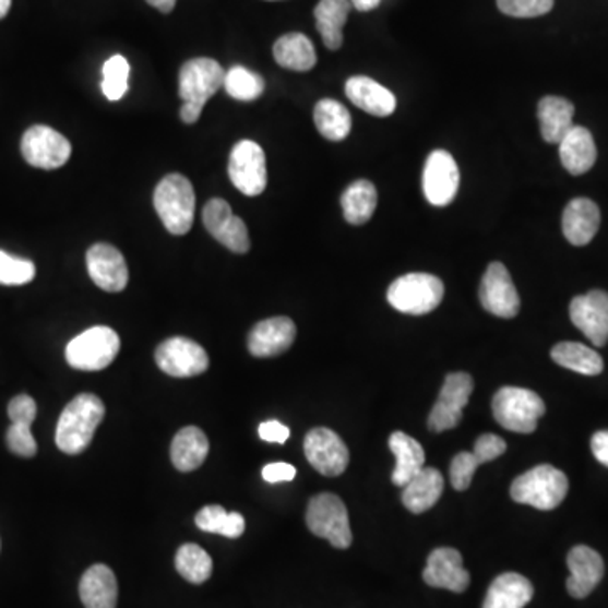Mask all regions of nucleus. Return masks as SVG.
Segmentation results:
<instances>
[{"mask_svg":"<svg viewBox=\"0 0 608 608\" xmlns=\"http://www.w3.org/2000/svg\"><path fill=\"white\" fill-rule=\"evenodd\" d=\"M105 418V406L100 397L83 392L71 401L57 426V446L67 455H79L88 449L95 431Z\"/></svg>","mask_w":608,"mask_h":608,"instance_id":"obj_1","label":"nucleus"},{"mask_svg":"<svg viewBox=\"0 0 608 608\" xmlns=\"http://www.w3.org/2000/svg\"><path fill=\"white\" fill-rule=\"evenodd\" d=\"M194 199L193 184L180 172L165 176L154 190V208L172 236H184L193 227Z\"/></svg>","mask_w":608,"mask_h":608,"instance_id":"obj_2","label":"nucleus"},{"mask_svg":"<svg viewBox=\"0 0 608 608\" xmlns=\"http://www.w3.org/2000/svg\"><path fill=\"white\" fill-rule=\"evenodd\" d=\"M568 489L570 481L563 472L552 465H538L512 481L511 497L517 504L552 511L567 499Z\"/></svg>","mask_w":608,"mask_h":608,"instance_id":"obj_3","label":"nucleus"},{"mask_svg":"<svg viewBox=\"0 0 608 608\" xmlns=\"http://www.w3.org/2000/svg\"><path fill=\"white\" fill-rule=\"evenodd\" d=\"M493 418L512 433L530 434L545 416V401L529 389L502 388L492 401Z\"/></svg>","mask_w":608,"mask_h":608,"instance_id":"obj_4","label":"nucleus"},{"mask_svg":"<svg viewBox=\"0 0 608 608\" xmlns=\"http://www.w3.org/2000/svg\"><path fill=\"white\" fill-rule=\"evenodd\" d=\"M443 281L428 273L404 274L388 289L389 305L400 313L415 317L437 310L443 301Z\"/></svg>","mask_w":608,"mask_h":608,"instance_id":"obj_5","label":"nucleus"},{"mask_svg":"<svg viewBox=\"0 0 608 608\" xmlns=\"http://www.w3.org/2000/svg\"><path fill=\"white\" fill-rule=\"evenodd\" d=\"M120 351V338L109 326H94L67 345V362L76 370L97 372L107 369Z\"/></svg>","mask_w":608,"mask_h":608,"instance_id":"obj_6","label":"nucleus"},{"mask_svg":"<svg viewBox=\"0 0 608 608\" xmlns=\"http://www.w3.org/2000/svg\"><path fill=\"white\" fill-rule=\"evenodd\" d=\"M307 524L314 536L329 539L333 548L347 549L354 541L347 508L335 493H318L308 502Z\"/></svg>","mask_w":608,"mask_h":608,"instance_id":"obj_7","label":"nucleus"},{"mask_svg":"<svg viewBox=\"0 0 608 608\" xmlns=\"http://www.w3.org/2000/svg\"><path fill=\"white\" fill-rule=\"evenodd\" d=\"M474 392V379L470 373H449L444 379L437 404L429 413L428 428L433 433H443L456 428L462 421L463 409Z\"/></svg>","mask_w":608,"mask_h":608,"instance_id":"obj_8","label":"nucleus"},{"mask_svg":"<svg viewBox=\"0 0 608 608\" xmlns=\"http://www.w3.org/2000/svg\"><path fill=\"white\" fill-rule=\"evenodd\" d=\"M225 73L227 71L212 58H193L187 61L180 70L178 92L181 100L203 109L206 102L224 86Z\"/></svg>","mask_w":608,"mask_h":608,"instance_id":"obj_9","label":"nucleus"},{"mask_svg":"<svg viewBox=\"0 0 608 608\" xmlns=\"http://www.w3.org/2000/svg\"><path fill=\"white\" fill-rule=\"evenodd\" d=\"M228 176L234 187L246 196H259L267 187L265 154L258 142H237L228 159Z\"/></svg>","mask_w":608,"mask_h":608,"instance_id":"obj_10","label":"nucleus"},{"mask_svg":"<svg viewBox=\"0 0 608 608\" xmlns=\"http://www.w3.org/2000/svg\"><path fill=\"white\" fill-rule=\"evenodd\" d=\"M156 363L171 378L188 379L206 372L210 360L202 345L184 336H172L156 348Z\"/></svg>","mask_w":608,"mask_h":608,"instance_id":"obj_11","label":"nucleus"},{"mask_svg":"<svg viewBox=\"0 0 608 608\" xmlns=\"http://www.w3.org/2000/svg\"><path fill=\"white\" fill-rule=\"evenodd\" d=\"M21 151L24 159L34 168L58 169L67 165L70 159L71 144L55 129L48 126H34L23 135Z\"/></svg>","mask_w":608,"mask_h":608,"instance_id":"obj_12","label":"nucleus"},{"mask_svg":"<svg viewBox=\"0 0 608 608\" xmlns=\"http://www.w3.org/2000/svg\"><path fill=\"white\" fill-rule=\"evenodd\" d=\"M305 455L311 467L325 477H338L350 462L347 444L329 428H314L305 438Z\"/></svg>","mask_w":608,"mask_h":608,"instance_id":"obj_13","label":"nucleus"},{"mask_svg":"<svg viewBox=\"0 0 608 608\" xmlns=\"http://www.w3.org/2000/svg\"><path fill=\"white\" fill-rule=\"evenodd\" d=\"M460 187V169L449 151L429 154L422 171V191L433 206H446L455 200Z\"/></svg>","mask_w":608,"mask_h":608,"instance_id":"obj_14","label":"nucleus"},{"mask_svg":"<svg viewBox=\"0 0 608 608\" xmlns=\"http://www.w3.org/2000/svg\"><path fill=\"white\" fill-rule=\"evenodd\" d=\"M480 302L484 310L499 318L517 317L521 299L508 267L502 262H492L480 283Z\"/></svg>","mask_w":608,"mask_h":608,"instance_id":"obj_15","label":"nucleus"},{"mask_svg":"<svg viewBox=\"0 0 608 608\" xmlns=\"http://www.w3.org/2000/svg\"><path fill=\"white\" fill-rule=\"evenodd\" d=\"M203 224L210 236L236 254H246L250 249L249 230L246 222L231 212L225 200L213 199L203 208Z\"/></svg>","mask_w":608,"mask_h":608,"instance_id":"obj_16","label":"nucleus"},{"mask_svg":"<svg viewBox=\"0 0 608 608\" xmlns=\"http://www.w3.org/2000/svg\"><path fill=\"white\" fill-rule=\"evenodd\" d=\"M573 325L595 345L605 347L608 342V293L594 289L573 298L570 305Z\"/></svg>","mask_w":608,"mask_h":608,"instance_id":"obj_17","label":"nucleus"},{"mask_svg":"<svg viewBox=\"0 0 608 608\" xmlns=\"http://www.w3.org/2000/svg\"><path fill=\"white\" fill-rule=\"evenodd\" d=\"M86 267L92 281L107 293L128 288L129 270L122 252L110 243H95L86 252Z\"/></svg>","mask_w":608,"mask_h":608,"instance_id":"obj_18","label":"nucleus"},{"mask_svg":"<svg viewBox=\"0 0 608 608\" xmlns=\"http://www.w3.org/2000/svg\"><path fill=\"white\" fill-rule=\"evenodd\" d=\"M422 580L433 588L450 589L463 594L470 585V573L463 568L460 551L453 548L434 549L428 557Z\"/></svg>","mask_w":608,"mask_h":608,"instance_id":"obj_19","label":"nucleus"},{"mask_svg":"<svg viewBox=\"0 0 608 608\" xmlns=\"http://www.w3.org/2000/svg\"><path fill=\"white\" fill-rule=\"evenodd\" d=\"M295 339V321L288 317H276L259 321L258 325L250 330L247 347L254 357L267 359L288 351Z\"/></svg>","mask_w":608,"mask_h":608,"instance_id":"obj_20","label":"nucleus"},{"mask_svg":"<svg viewBox=\"0 0 608 608\" xmlns=\"http://www.w3.org/2000/svg\"><path fill=\"white\" fill-rule=\"evenodd\" d=\"M570 579L567 580L568 594L573 598H586L604 579L605 564L595 549L575 546L568 552Z\"/></svg>","mask_w":608,"mask_h":608,"instance_id":"obj_21","label":"nucleus"},{"mask_svg":"<svg viewBox=\"0 0 608 608\" xmlns=\"http://www.w3.org/2000/svg\"><path fill=\"white\" fill-rule=\"evenodd\" d=\"M348 100L370 116L389 117L396 112V97L369 76H351L345 83Z\"/></svg>","mask_w":608,"mask_h":608,"instance_id":"obj_22","label":"nucleus"},{"mask_svg":"<svg viewBox=\"0 0 608 608\" xmlns=\"http://www.w3.org/2000/svg\"><path fill=\"white\" fill-rule=\"evenodd\" d=\"M600 208L588 199H575L563 212V234L571 246H588L600 228Z\"/></svg>","mask_w":608,"mask_h":608,"instance_id":"obj_23","label":"nucleus"},{"mask_svg":"<svg viewBox=\"0 0 608 608\" xmlns=\"http://www.w3.org/2000/svg\"><path fill=\"white\" fill-rule=\"evenodd\" d=\"M80 598L85 608H116L119 586L114 571L105 564H94L80 580Z\"/></svg>","mask_w":608,"mask_h":608,"instance_id":"obj_24","label":"nucleus"},{"mask_svg":"<svg viewBox=\"0 0 608 608\" xmlns=\"http://www.w3.org/2000/svg\"><path fill=\"white\" fill-rule=\"evenodd\" d=\"M558 146H560L561 163L570 175H585L594 168L597 160V146L588 129L573 126Z\"/></svg>","mask_w":608,"mask_h":608,"instance_id":"obj_25","label":"nucleus"},{"mask_svg":"<svg viewBox=\"0 0 608 608\" xmlns=\"http://www.w3.org/2000/svg\"><path fill=\"white\" fill-rule=\"evenodd\" d=\"M443 475L437 468H422L403 487V505L413 514H425L434 508L443 493Z\"/></svg>","mask_w":608,"mask_h":608,"instance_id":"obj_26","label":"nucleus"},{"mask_svg":"<svg viewBox=\"0 0 608 608\" xmlns=\"http://www.w3.org/2000/svg\"><path fill=\"white\" fill-rule=\"evenodd\" d=\"M533 583L526 576L509 571L493 580L484 608H524L533 600Z\"/></svg>","mask_w":608,"mask_h":608,"instance_id":"obj_27","label":"nucleus"},{"mask_svg":"<svg viewBox=\"0 0 608 608\" xmlns=\"http://www.w3.org/2000/svg\"><path fill=\"white\" fill-rule=\"evenodd\" d=\"M208 450V438L202 429L196 428V426H187L172 438V465H175L176 470L183 472V474L196 470L205 463Z\"/></svg>","mask_w":608,"mask_h":608,"instance_id":"obj_28","label":"nucleus"},{"mask_svg":"<svg viewBox=\"0 0 608 608\" xmlns=\"http://www.w3.org/2000/svg\"><path fill=\"white\" fill-rule=\"evenodd\" d=\"M389 449L396 456V468L392 472V484L406 486L410 478L425 468V450L421 443L403 431H394L389 438Z\"/></svg>","mask_w":608,"mask_h":608,"instance_id":"obj_29","label":"nucleus"},{"mask_svg":"<svg viewBox=\"0 0 608 608\" xmlns=\"http://www.w3.org/2000/svg\"><path fill=\"white\" fill-rule=\"evenodd\" d=\"M573 116H575V107L567 98L555 97V95L541 98L538 105V117L543 139L549 144H560L564 135L575 126Z\"/></svg>","mask_w":608,"mask_h":608,"instance_id":"obj_30","label":"nucleus"},{"mask_svg":"<svg viewBox=\"0 0 608 608\" xmlns=\"http://www.w3.org/2000/svg\"><path fill=\"white\" fill-rule=\"evenodd\" d=\"M350 8V0H320L314 8L318 33L326 48L332 51H336L344 45V27Z\"/></svg>","mask_w":608,"mask_h":608,"instance_id":"obj_31","label":"nucleus"},{"mask_svg":"<svg viewBox=\"0 0 608 608\" xmlns=\"http://www.w3.org/2000/svg\"><path fill=\"white\" fill-rule=\"evenodd\" d=\"M274 60L293 71H310L317 64L313 43L305 34H284L274 45Z\"/></svg>","mask_w":608,"mask_h":608,"instance_id":"obj_32","label":"nucleus"},{"mask_svg":"<svg viewBox=\"0 0 608 608\" xmlns=\"http://www.w3.org/2000/svg\"><path fill=\"white\" fill-rule=\"evenodd\" d=\"M339 202L348 224L363 225L378 208V190L369 180L355 181L344 191Z\"/></svg>","mask_w":608,"mask_h":608,"instance_id":"obj_33","label":"nucleus"},{"mask_svg":"<svg viewBox=\"0 0 608 608\" xmlns=\"http://www.w3.org/2000/svg\"><path fill=\"white\" fill-rule=\"evenodd\" d=\"M551 359L564 369L583 375H598L604 372V359L594 348L576 342H561L551 350Z\"/></svg>","mask_w":608,"mask_h":608,"instance_id":"obj_34","label":"nucleus"},{"mask_svg":"<svg viewBox=\"0 0 608 608\" xmlns=\"http://www.w3.org/2000/svg\"><path fill=\"white\" fill-rule=\"evenodd\" d=\"M318 132L329 141H344L351 131V116L347 107L332 98H323L314 107Z\"/></svg>","mask_w":608,"mask_h":608,"instance_id":"obj_35","label":"nucleus"},{"mask_svg":"<svg viewBox=\"0 0 608 608\" xmlns=\"http://www.w3.org/2000/svg\"><path fill=\"white\" fill-rule=\"evenodd\" d=\"M194 524L205 533L237 539L246 533V518L239 512H227L222 505H206L194 517Z\"/></svg>","mask_w":608,"mask_h":608,"instance_id":"obj_36","label":"nucleus"},{"mask_svg":"<svg viewBox=\"0 0 608 608\" xmlns=\"http://www.w3.org/2000/svg\"><path fill=\"white\" fill-rule=\"evenodd\" d=\"M175 564L178 573L193 585H202L212 576V558L199 545L188 543V545L181 546L176 552Z\"/></svg>","mask_w":608,"mask_h":608,"instance_id":"obj_37","label":"nucleus"},{"mask_svg":"<svg viewBox=\"0 0 608 608\" xmlns=\"http://www.w3.org/2000/svg\"><path fill=\"white\" fill-rule=\"evenodd\" d=\"M224 88L236 100L252 102L258 100L264 94L265 82L254 71L237 64L225 73Z\"/></svg>","mask_w":608,"mask_h":608,"instance_id":"obj_38","label":"nucleus"},{"mask_svg":"<svg viewBox=\"0 0 608 608\" xmlns=\"http://www.w3.org/2000/svg\"><path fill=\"white\" fill-rule=\"evenodd\" d=\"M129 73H131V67H129L128 60L120 55L105 61L104 80H102V91H104L105 97L110 102L123 98L129 91Z\"/></svg>","mask_w":608,"mask_h":608,"instance_id":"obj_39","label":"nucleus"},{"mask_svg":"<svg viewBox=\"0 0 608 608\" xmlns=\"http://www.w3.org/2000/svg\"><path fill=\"white\" fill-rule=\"evenodd\" d=\"M36 276V265L27 259H17L0 250V284L23 286Z\"/></svg>","mask_w":608,"mask_h":608,"instance_id":"obj_40","label":"nucleus"},{"mask_svg":"<svg viewBox=\"0 0 608 608\" xmlns=\"http://www.w3.org/2000/svg\"><path fill=\"white\" fill-rule=\"evenodd\" d=\"M31 425L27 421H12L11 428L8 429V446L14 455L23 456V458H33L38 453V443L31 433Z\"/></svg>","mask_w":608,"mask_h":608,"instance_id":"obj_41","label":"nucleus"},{"mask_svg":"<svg viewBox=\"0 0 608 608\" xmlns=\"http://www.w3.org/2000/svg\"><path fill=\"white\" fill-rule=\"evenodd\" d=\"M481 463L478 462L474 452H462L452 460L450 465V480H452L453 489L463 492L470 487L474 480L475 472L480 467Z\"/></svg>","mask_w":608,"mask_h":608,"instance_id":"obj_42","label":"nucleus"},{"mask_svg":"<svg viewBox=\"0 0 608 608\" xmlns=\"http://www.w3.org/2000/svg\"><path fill=\"white\" fill-rule=\"evenodd\" d=\"M497 5L511 17H539L551 11L555 0H497Z\"/></svg>","mask_w":608,"mask_h":608,"instance_id":"obj_43","label":"nucleus"},{"mask_svg":"<svg viewBox=\"0 0 608 608\" xmlns=\"http://www.w3.org/2000/svg\"><path fill=\"white\" fill-rule=\"evenodd\" d=\"M505 450H508V443L502 438L497 437V434L486 433L478 437V440L475 441L474 453L478 462L484 465V463L492 462V460L499 458L500 455H504Z\"/></svg>","mask_w":608,"mask_h":608,"instance_id":"obj_44","label":"nucleus"},{"mask_svg":"<svg viewBox=\"0 0 608 608\" xmlns=\"http://www.w3.org/2000/svg\"><path fill=\"white\" fill-rule=\"evenodd\" d=\"M8 415L11 421H27L34 422L36 415H38V406L33 397L27 394H20L9 403Z\"/></svg>","mask_w":608,"mask_h":608,"instance_id":"obj_45","label":"nucleus"},{"mask_svg":"<svg viewBox=\"0 0 608 608\" xmlns=\"http://www.w3.org/2000/svg\"><path fill=\"white\" fill-rule=\"evenodd\" d=\"M289 434H291V431H289L288 426H284L276 419H271V421L262 422L259 426V437L267 443L284 444L288 441Z\"/></svg>","mask_w":608,"mask_h":608,"instance_id":"obj_46","label":"nucleus"},{"mask_svg":"<svg viewBox=\"0 0 608 608\" xmlns=\"http://www.w3.org/2000/svg\"><path fill=\"white\" fill-rule=\"evenodd\" d=\"M296 477V468L289 463L277 462L265 465L262 470V478L270 484H279V481H291Z\"/></svg>","mask_w":608,"mask_h":608,"instance_id":"obj_47","label":"nucleus"},{"mask_svg":"<svg viewBox=\"0 0 608 608\" xmlns=\"http://www.w3.org/2000/svg\"><path fill=\"white\" fill-rule=\"evenodd\" d=\"M589 446H592L595 458L608 468V431H597L592 437Z\"/></svg>","mask_w":608,"mask_h":608,"instance_id":"obj_48","label":"nucleus"},{"mask_svg":"<svg viewBox=\"0 0 608 608\" xmlns=\"http://www.w3.org/2000/svg\"><path fill=\"white\" fill-rule=\"evenodd\" d=\"M202 112L203 109H199V107H194V105L183 104V107H181L180 110L181 120H183L184 123H188V126H191V123H194L200 119Z\"/></svg>","mask_w":608,"mask_h":608,"instance_id":"obj_49","label":"nucleus"},{"mask_svg":"<svg viewBox=\"0 0 608 608\" xmlns=\"http://www.w3.org/2000/svg\"><path fill=\"white\" fill-rule=\"evenodd\" d=\"M350 4L354 5L357 11L367 12L378 8V5L381 4V0H350Z\"/></svg>","mask_w":608,"mask_h":608,"instance_id":"obj_50","label":"nucleus"},{"mask_svg":"<svg viewBox=\"0 0 608 608\" xmlns=\"http://www.w3.org/2000/svg\"><path fill=\"white\" fill-rule=\"evenodd\" d=\"M146 2L156 8L157 11L165 12V14L171 12L176 5V0H146Z\"/></svg>","mask_w":608,"mask_h":608,"instance_id":"obj_51","label":"nucleus"},{"mask_svg":"<svg viewBox=\"0 0 608 608\" xmlns=\"http://www.w3.org/2000/svg\"><path fill=\"white\" fill-rule=\"evenodd\" d=\"M12 0H0V20H4L11 9Z\"/></svg>","mask_w":608,"mask_h":608,"instance_id":"obj_52","label":"nucleus"}]
</instances>
